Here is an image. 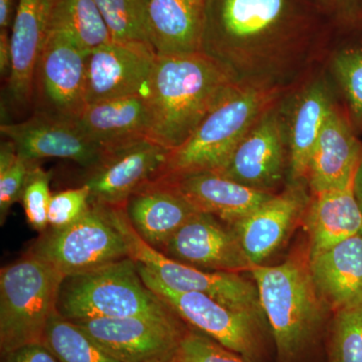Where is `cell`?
<instances>
[{"mask_svg":"<svg viewBox=\"0 0 362 362\" xmlns=\"http://www.w3.org/2000/svg\"><path fill=\"white\" fill-rule=\"evenodd\" d=\"M333 32L314 0H206L201 52L238 87L289 92L323 65Z\"/></svg>","mask_w":362,"mask_h":362,"instance_id":"1","label":"cell"},{"mask_svg":"<svg viewBox=\"0 0 362 362\" xmlns=\"http://www.w3.org/2000/svg\"><path fill=\"white\" fill-rule=\"evenodd\" d=\"M270 327L276 362H308L325 345L332 312L317 292L307 249L250 271Z\"/></svg>","mask_w":362,"mask_h":362,"instance_id":"2","label":"cell"},{"mask_svg":"<svg viewBox=\"0 0 362 362\" xmlns=\"http://www.w3.org/2000/svg\"><path fill=\"white\" fill-rule=\"evenodd\" d=\"M237 87L202 52L157 57L148 88V137L173 151Z\"/></svg>","mask_w":362,"mask_h":362,"instance_id":"3","label":"cell"},{"mask_svg":"<svg viewBox=\"0 0 362 362\" xmlns=\"http://www.w3.org/2000/svg\"><path fill=\"white\" fill-rule=\"evenodd\" d=\"M56 311L69 321L119 317L181 320L143 282L138 264L130 257L64 277Z\"/></svg>","mask_w":362,"mask_h":362,"instance_id":"4","label":"cell"},{"mask_svg":"<svg viewBox=\"0 0 362 362\" xmlns=\"http://www.w3.org/2000/svg\"><path fill=\"white\" fill-rule=\"evenodd\" d=\"M287 92L235 87L189 138L169 153L160 176L218 171L259 116Z\"/></svg>","mask_w":362,"mask_h":362,"instance_id":"5","label":"cell"},{"mask_svg":"<svg viewBox=\"0 0 362 362\" xmlns=\"http://www.w3.org/2000/svg\"><path fill=\"white\" fill-rule=\"evenodd\" d=\"M63 276L32 256L0 271V352L42 343Z\"/></svg>","mask_w":362,"mask_h":362,"instance_id":"6","label":"cell"},{"mask_svg":"<svg viewBox=\"0 0 362 362\" xmlns=\"http://www.w3.org/2000/svg\"><path fill=\"white\" fill-rule=\"evenodd\" d=\"M138 270L147 287L190 327L202 331L250 362H269L272 356H275L265 315L228 308L202 293L176 291L144 266L138 264Z\"/></svg>","mask_w":362,"mask_h":362,"instance_id":"7","label":"cell"},{"mask_svg":"<svg viewBox=\"0 0 362 362\" xmlns=\"http://www.w3.org/2000/svg\"><path fill=\"white\" fill-rule=\"evenodd\" d=\"M25 255L47 264L64 278L127 258L129 251L111 207L90 204L71 225L40 233Z\"/></svg>","mask_w":362,"mask_h":362,"instance_id":"8","label":"cell"},{"mask_svg":"<svg viewBox=\"0 0 362 362\" xmlns=\"http://www.w3.org/2000/svg\"><path fill=\"white\" fill-rule=\"evenodd\" d=\"M110 207L127 242L130 258L148 269L163 284L176 291L202 293L235 310L265 315L254 279L250 280L237 272L201 270L168 258L135 233L123 206Z\"/></svg>","mask_w":362,"mask_h":362,"instance_id":"9","label":"cell"},{"mask_svg":"<svg viewBox=\"0 0 362 362\" xmlns=\"http://www.w3.org/2000/svg\"><path fill=\"white\" fill-rule=\"evenodd\" d=\"M282 98L259 116L225 165L216 173L259 192L276 194L284 189L289 173V149Z\"/></svg>","mask_w":362,"mask_h":362,"instance_id":"10","label":"cell"},{"mask_svg":"<svg viewBox=\"0 0 362 362\" xmlns=\"http://www.w3.org/2000/svg\"><path fill=\"white\" fill-rule=\"evenodd\" d=\"M170 152L149 137L106 147L97 163L85 169L90 204L124 206L136 190L160 175Z\"/></svg>","mask_w":362,"mask_h":362,"instance_id":"11","label":"cell"},{"mask_svg":"<svg viewBox=\"0 0 362 362\" xmlns=\"http://www.w3.org/2000/svg\"><path fill=\"white\" fill-rule=\"evenodd\" d=\"M88 52L64 33L49 32L35 75V113L75 120L86 107Z\"/></svg>","mask_w":362,"mask_h":362,"instance_id":"12","label":"cell"},{"mask_svg":"<svg viewBox=\"0 0 362 362\" xmlns=\"http://www.w3.org/2000/svg\"><path fill=\"white\" fill-rule=\"evenodd\" d=\"M339 98L323 65L282 98L289 173L287 185L305 183L319 133Z\"/></svg>","mask_w":362,"mask_h":362,"instance_id":"13","label":"cell"},{"mask_svg":"<svg viewBox=\"0 0 362 362\" xmlns=\"http://www.w3.org/2000/svg\"><path fill=\"white\" fill-rule=\"evenodd\" d=\"M120 362H162L175 354L188 325L182 320L119 317L71 321Z\"/></svg>","mask_w":362,"mask_h":362,"instance_id":"14","label":"cell"},{"mask_svg":"<svg viewBox=\"0 0 362 362\" xmlns=\"http://www.w3.org/2000/svg\"><path fill=\"white\" fill-rule=\"evenodd\" d=\"M160 252L201 270L250 273L254 268L233 226L202 211L181 226Z\"/></svg>","mask_w":362,"mask_h":362,"instance_id":"15","label":"cell"},{"mask_svg":"<svg viewBox=\"0 0 362 362\" xmlns=\"http://www.w3.org/2000/svg\"><path fill=\"white\" fill-rule=\"evenodd\" d=\"M0 131L28 161L66 159L88 169L103 153V147L90 140L73 119L35 113L21 122L2 123Z\"/></svg>","mask_w":362,"mask_h":362,"instance_id":"16","label":"cell"},{"mask_svg":"<svg viewBox=\"0 0 362 362\" xmlns=\"http://www.w3.org/2000/svg\"><path fill=\"white\" fill-rule=\"evenodd\" d=\"M156 54L148 45L110 42L89 52L86 105L146 94Z\"/></svg>","mask_w":362,"mask_h":362,"instance_id":"17","label":"cell"},{"mask_svg":"<svg viewBox=\"0 0 362 362\" xmlns=\"http://www.w3.org/2000/svg\"><path fill=\"white\" fill-rule=\"evenodd\" d=\"M310 199L308 185H287L254 213L232 225L252 266L263 265L285 244L302 223Z\"/></svg>","mask_w":362,"mask_h":362,"instance_id":"18","label":"cell"},{"mask_svg":"<svg viewBox=\"0 0 362 362\" xmlns=\"http://www.w3.org/2000/svg\"><path fill=\"white\" fill-rule=\"evenodd\" d=\"M362 159V141L341 103L326 119L314 146L306 182L311 194L351 187Z\"/></svg>","mask_w":362,"mask_h":362,"instance_id":"19","label":"cell"},{"mask_svg":"<svg viewBox=\"0 0 362 362\" xmlns=\"http://www.w3.org/2000/svg\"><path fill=\"white\" fill-rule=\"evenodd\" d=\"M156 180L168 183L197 211L213 214L230 226L249 216L275 195L245 187L216 171H195Z\"/></svg>","mask_w":362,"mask_h":362,"instance_id":"20","label":"cell"},{"mask_svg":"<svg viewBox=\"0 0 362 362\" xmlns=\"http://www.w3.org/2000/svg\"><path fill=\"white\" fill-rule=\"evenodd\" d=\"M52 0H20L16 6L11 35V75L7 78L6 98L16 108L33 100L35 75L40 52L49 33Z\"/></svg>","mask_w":362,"mask_h":362,"instance_id":"21","label":"cell"},{"mask_svg":"<svg viewBox=\"0 0 362 362\" xmlns=\"http://www.w3.org/2000/svg\"><path fill=\"white\" fill-rule=\"evenodd\" d=\"M123 209L135 233L158 251L197 213L182 195L160 180L149 181L136 190Z\"/></svg>","mask_w":362,"mask_h":362,"instance_id":"22","label":"cell"},{"mask_svg":"<svg viewBox=\"0 0 362 362\" xmlns=\"http://www.w3.org/2000/svg\"><path fill=\"white\" fill-rule=\"evenodd\" d=\"M146 7L157 57L201 52L206 0H146Z\"/></svg>","mask_w":362,"mask_h":362,"instance_id":"23","label":"cell"},{"mask_svg":"<svg viewBox=\"0 0 362 362\" xmlns=\"http://www.w3.org/2000/svg\"><path fill=\"white\" fill-rule=\"evenodd\" d=\"M302 223L309 259L361 233L362 216L352 187L311 194Z\"/></svg>","mask_w":362,"mask_h":362,"instance_id":"24","label":"cell"},{"mask_svg":"<svg viewBox=\"0 0 362 362\" xmlns=\"http://www.w3.org/2000/svg\"><path fill=\"white\" fill-rule=\"evenodd\" d=\"M317 292L332 313L362 302V233L309 259Z\"/></svg>","mask_w":362,"mask_h":362,"instance_id":"25","label":"cell"},{"mask_svg":"<svg viewBox=\"0 0 362 362\" xmlns=\"http://www.w3.org/2000/svg\"><path fill=\"white\" fill-rule=\"evenodd\" d=\"M75 120L103 148L149 134V107L143 94L86 105Z\"/></svg>","mask_w":362,"mask_h":362,"instance_id":"26","label":"cell"},{"mask_svg":"<svg viewBox=\"0 0 362 362\" xmlns=\"http://www.w3.org/2000/svg\"><path fill=\"white\" fill-rule=\"evenodd\" d=\"M323 66L354 132L362 135V21L334 28Z\"/></svg>","mask_w":362,"mask_h":362,"instance_id":"27","label":"cell"},{"mask_svg":"<svg viewBox=\"0 0 362 362\" xmlns=\"http://www.w3.org/2000/svg\"><path fill=\"white\" fill-rule=\"evenodd\" d=\"M49 32L68 35L88 54L112 42L95 0H52Z\"/></svg>","mask_w":362,"mask_h":362,"instance_id":"28","label":"cell"},{"mask_svg":"<svg viewBox=\"0 0 362 362\" xmlns=\"http://www.w3.org/2000/svg\"><path fill=\"white\" fill-rule=\"evenodd\" d=\"M42 343L59 362H120L57 311L47 322Z\"/></svg>","mask_w":362,"mask_h":362,"instance_id":"29","label":"cell"},{"mask_svg":"<svg viewBox=\"0 0 362 362\" xmlns=\"http://www.w3.org/2000/svg\"><path fill=\"white\" fill-rule=\"evenodd\" d=\"M95 2L108 28L112 42L151 47L146 0H95Z\"/></svg>","mask_w":362,"mask_h":362,"instance_id":"30","label":"cell"},{"mask_svg":"<svg viewBox=\"0 0 362 362\" xmlns=\"http://www.w3.org/2000/svg\"><path fill=\"white\" fill-rule=\"evenodd\" d=\"M325 352L327 362H362V302L332 314Z\"/></svg>","mask_w":362,"mask_h":362,"instance_id":"31","label":"cell"},{"mask_svg":"<svg viewBox=\"0 0 362 362\" xmlns=\"http://www.w3.org/2000/svg\"><path fill=\"white\" fill-rule=\"evenodd\" d=\"M51 180V173L44 170L37 162H33L21 195L26 221L33 230L40 233L49 228L47 209L52 197Z\"/></svg>","mask_w":362,"mask_h":362,"instance_id":"32","label":"cell"},{"mask_svg":"<svg viewBox=\"0 0 362 362\" xmlns=\"http://www.w3.org/2000/svg\"><path fill=\"white\" fill-rule=\"evenodd\" d=\"M173 357L175 362H250L190 326L181 338Z\"/></svg>","mask_w":362,"mask_h":362,"instance_id":"33","label":"cell"},{"mask_svg":"<svg viewBox=\"0 0 362 362\" xmlns=\"http://www.w3.org/2000/svg\"><path fill=\"white\" fill-rule=\"evenodd\" d=\"M90 192L86 185L52 194L47 209L49 228H63L77 221L89 209Z\"/></svg>","mask_w":362,"mask_h":362,"instance_id":"34","label":"cell"},{"mask_svg":"<svg viewBox=\"0 0 362 362\" xmlns=\"http://www.w3.org/2000/svg\"><path fill=\"white\" fill-rule=\"evenodd\" d=\"M33 162L18 156L13 165L0 171V225L6 223L11 206L21 202Z\"/></svg>","mask_w":362,"mask_h":362,"instance_id":"35","label":"cell"},{"mask_svg":"<svg viewBox=\"0 0 362 362\" xmlns=\"http://www.w3.org/2000/svg\"><path fill=\"white\" fill-rule=\"evenodd\" d=\"M333 28L356 25L362 21V0H314Z\"/></svg>","mask_w":362,"mask_h":362,"instance_id":"36","label":"cell"},{"mask_svg":"<svg viewBox=\"0 0 362 362\" xmlns=\"http://www.w3.org/2000/svg\"><path fill=\"white\" fill-rule=\"evenodd\" d=\"M1 362H59L44 343H33L2 354Z\"/></svg>","mask_w":362,"mask_h":362,"instance_id":"37","label":"cell"},{"mask_svg":"<svg viewBox=\"0 0 362 362\" xmlns=\"http://www.w3.org/2000/svg\"><path fill=\"white\" fill-rule=\"evenodd\" d=\"M13 54H11V37L7 30H0V71L1 77L6 80L11 75Z\"/></svg>","mask_w":362,"mask_h":362,"instance_id":"38","label":"cell"},{"mask_svg":"<svg viewBox=\"0 0 362 362\" xmlns=\"http://www.w3.org/2000/svg\"><path fill=\"white\" fill-rule=\"evenodd\" d=\"M14 0H0V28L8 30L13 26L14 16Z\"/></svg>","mask_w":362,"mask_h":362,"instance_id":"39","label":"cell"},{"mask_svg":"<svg viewBox=\"0 0 362 362\" xmlns=\"http://www.w3.org/2000/svg\"><path fill=\"white\" fill-rule=\"evenodd\" d=\"M352 189H354V197H356L357 204H358L362 216V159L361 163H359L358 168H357L356 175H354Z\"/></svg>","mask_w":362,"mask_h":362,"instance_id":"40","label":"cell"},{"mask_svg":"<svg viewBox=\"0 0 362 362\" xmlns=\"http://www.w3.org/2000/svg\"><path fill=\"white\" fill-rule=\"evenodd\" d=\"M173 356H171L170 358L166 359V361H162V362H175V361H173Z\"/></svg>","mask_w":362,"mask_h":362,"instance_id":"41","label":"cell"}]
</instances>
